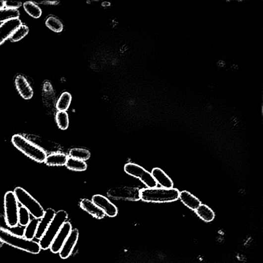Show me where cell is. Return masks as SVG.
Listing matches in <instances>:
<instances>
[{
	"label": "cell",
	"instance_id": "cell-14",
	"mask_svg": "<svg viewBox=\"0 0 263 263\" xmlns=\"http://www.w3.org/2000/svg\"><path fill=\"white\" fill-rule=\"evenodd\" d=\"M55 214H56V212L52 209H48L45 211L43 217L40 219L39 221L35 235V238L36 239L39 240L43 237L45 232L51 223Z\"/></svg>",
	"mask_w": 263,
	"mask_h": 263
},
{
	"label": "cell",
	"instance_id": "cell-18",
	"mask_svg": "<svg viewBox=\"0 0 263 263\" xmlns=\"http://www.w3.org/2000/svg\"><path fill=\"white\" fill-rule=\"evenodd\" d=\"M198 216L207 223L211 222L215 218L214 211L209 206L205 204H201L195 210Z\"/></svg>",
	"mask_w": 263,
	"mask_h": 263
},
{
	"label": "cell",
	"instance_id": "cell-22",
	"mask_svg": "<svg viewBox=\"0 0 263 263\" xmlns=\"http://www.w3.org/2000/svg\"><path fill=\"white\" fill-rule=\"evenodd\" d=\"M39 219L34 218L31 219L30 223L25 228L23 233V236L27 239L34 240L35 238Z\"/></svg>",
	"mask_w": 263,
	"mask_h": 263
},
{
	"label": "cell",
	"instance_id": "cell-24",
	"mask_svg": "<svg viewBox=\"0 0 263 263\" xmlns=\"http://www.w3.org/2000/svg\"><path fill=\"white\" fill-rule=\"evenodd\" d=\"M46 25L50 30L56 33L62 32L64 29L62 21L57 17L53 16H49L47 19Z\"/></svg>",
	"mask_w": 263,
	"mask_h": 263
},
{
	"label": "cell",
	"instance_id": "cell-3",
	"mask_svg": "<svg viewBox=\"0 0 263 263\" xmlns=\"http://www.w3.org/2000/svg\"><path fill=\"white\" fill-rule=\"evenodd\" d=\"M11 141L13 145L27 157L37 162H45L47 155L42 148L19 134L13 135Z\"/></svg>",
	"mask_w": 263,
	"mask_h": 263
},
{
	"label": "cell",
	"instance_id": "cell-11",
	"mask_svg": "<svg viewBox=\"0 0 263 263\" xmlns=\"http://www.w3.org/2000/svg\"><path fill=\"white\" fill-rule=\"evenodd\" d=\"M22 24L19 19H12L0 25V46L3 44Z\"/></svg>",
	"mask_w": 263,
	"mask_h": 263
},
{
	"label": "cell",
	"instance_id": "cell-27",
	"mask_svg": "<svg viewBox=\"0 0 263 263\" xmlns=\"http://www.w3.org/2000/svg\"><path fill=\"white\" fill-rule=\"evenodd\" d=\"M29 32V27L25 24H22L10 38V41L13 43L18 41L24 38Z\"/></svg>",
	"mask_w": 263,
	"mask_h": 263
},
{
	"label": "cell",
	"instance_id": "cell-23",
	"mask_svg": "<svg viewBox=\"0 0 263 263\" xmlns=\"http://www.w3.org/2000/svg\"><path fill=\"white\" fill-rule=\"evenodd\" d=\"M20 16L18 9L7 8L0 9V23H4L12 19H19Z\"/></svg>",
	"mask_w": 263,
	"mask_h": 263
},
{
	"label": "cell",
	"instance_id": "cell-17",
	"mask_svg": "<svg viewBox=\"0 0 263 263\" xmlns=\"http://www.w3.org/2000/svg\"><path fill=\"white\" fill-rule=\"evenodd\" d=\"M179 199L186 206L192 210L195 211L202 204L198 198L186 190L179 193Z\"/></svg>",
	"mask_w": 263,
	"mask_h": 263
},
{
	"label": "cell",
	"instance_id": "cell-2",
	"mask_svg": "<svg viewBox=\"0 0 263 263\" xmlns=\"http://www.w3.org/2000/svg\"><path fill=\"white\" fill-rule=\"evenodd\" d=\"M179 191L176 188H145L141 190V200L148 203H165L176 201L179 199Z\"/></svg>",
	"mask_w": 263,
	"mask_h": 263
},
{
	"label": "cell",
	"instance_id": "cell-20",
	"mask_svg": "<svg viewBox=\"0 0 263 263\" xmlns=\"http://www.w3.org/2000/svg\"><path fill=\"white\" fill-rule=\"evenodd\" d=\"M65 165L67 168L74 171H84L88 168L87 164L85 161L71 157L68 158Z\"/></svg>",
	"mask_w": 263,
	"mask_h": 263
},
{
	"label": "cell",
	"instance_id": "cell-19",
	"mask_svg": "<svg viewBox=\"0 0 263 263\" xmlns=\"http://www.w3.org/2000/svg\"><path fill=\"white\" fill-rule=\"evenodd\" d=\"M67 156L62 153H54L47 156L45 163L49 166H63L68 159Z\"/></svg>",
	"mask_w": 263,
	"mask_h": 263
},
{
	"label": "cell",
	"instance_id": "cell-1",
	"mask_svg": "<svg viewBox=\"0 0 263 263\" xmlns=\"http://www.w3.org/2000/svg\"><path fill=\"white\" fill-rule=\"evenodd\" d=\"M0 242L34 255L39 254L41 251L39 242L27 239L2 228H0Z\"/></svg>",
	"mask_w": 263,
	"mask_h": 263
},
{
	"label": "cell",
	"instance_id": "cell-16",
	"mask_svg": "<svg viewBox=\"0 0 263 263\" xmlns=\"http://www.w3.org/2000/svg\"><path fill=\"white\" fill-rule=\"evenodd\" d=\"M151 174L157 183L160 185L162 188L165 189L173 188L174 184L172 179L160 168H154L152 170Z\"/></svg>",
	"mask_w": 263,
	"mask_h": 263
},
{
	"label": "cell",
	"instance_id": "cell-10",
	"mask_svg": "<svg viewBox=\"0 0 263 263\" xmlns=\"http://www.w3.org/2000/svg\"><path fill=\"white\" fill-rule=\"evenodd\" d=\"M92 202L103 211L105 215L114 217L117 215V207L106 197L96 195L92 197Z\"/></svg>",
	"mask_w": 263,
	"mask_h": 263
},
{
	"label": "cell",
	"instance_id": "cell-29",
	"mask_svg": "<svg viewBox=\"0 0 263 263\" xmlns=\"http://www.w3.org/2000/svg\"><path fill=\"white\" fill-rule=\"evenodd\" d=\"M31 214L23 206L19 207V225L21 227H25L31 221Z\"/></svg>",
	"mask_w": 263,
	"mask_h": 263
},
{
	"label": "cell",
	"instance_id": "cell-21",
	"mask_svg": "<svg viewBox=\"0 0 263 263\" xmlns=\"http://www.w3.org/2000/svg\"><path fill=\"white\" fill-rule=\"evenodd\" d=\"M72 101V95L67 92L62 93L59 98L56 108L58 111H65L70 107Z\"/></svg>",
	"mask_w": 263,
	"mask_h": 263
},
{
	"label": "cell",
	"instance_id": "cell-4",
	"mask_svg": "<svg viewBox=\"0 0 263 263\" xmlns=\"http://www.w3.org/2000/svg\"><path fill=\"white\" fill-rule=\"evenodd\" d=\"M68 214L64 210H59L55 214L51 223L42 238L39 240L41 249L47 250L50 247L60 229L66 222Z\"/></svg>",
	"mask_w": 263,
	"mask_h": 263
},
{
	"label": "cell",
	"instance_id": "cell-15",
	"mask_svg": "<svg viewBox=\"0 0 263 263\" xmlns=\"http://www.w3.org/2000/svg\"><path fill=\"white\" fill-rule=\"evenodd\" d=\"M80 206L83 210L97 219H101L105 216L103 211L98 206L96 205L92 201L87 199H83L80 202Z\"/></svg>",
	"mask_w": 263,
	"mask_h": 263
},
{
	"label": "cell",
	"instance_id": "cell-7",
	"mask_svg": "<svg viewBox=\"0 0 263 263\" xmlns=\"http://www.w3.org/2000/svg\"><path fill=\"white\" fill-rule=\"evenodd\" d=\"M141 190L139 188L135 187H116L110 189L107 195L108 198L115 200L136 202L141 200Z\"/></svg>",
	"mask_w": 263,
	"mask_h": 263
},
{
	"label": "cell",
	"instance_id": "cell-28",
	"mask_svg": "<svg viewBox=\"0 0 263 263\" xmlns=\"http://www.w3.org/2000/svg\"><path fill=\"white\" fill-rule=\"evenodd\" d=\"M56 120L59 129L66 130L69 126V118L65 111H58L56 115Z\"/></svg>",
	"mask_w": 263,
	"mask_h": 263
},
{
	"label": "cell",
	"instance_id": "cell-31",
	"mask_svg": "<svg viewBox=\"0 0 263 263\" xmlns=\"http://www.w3.org/2000/svg\"><path fill=\"white\" fill-rule=\"evenodd\" d=\"M5 6V1H0V9L4 8Z\"/></svg>",
	"mask_w": 263,
	"mask_h": 263
},
{
	"label": "cell",
	"instance_id": "cell-25",
	"mask_svg": "<svg viewBox=\"0 0 263 263\" xmlns=\"http://www.w3.org/2000/svg\"><path fill=\"white\" fill-rule=\"evenodd\" d=\"M25 11L34 18H39L43 14L42 9L36 3L27 1L23 4Z\"/></svg>",
	"mask_w": 263,
	"mask_h": 263
},
{
	"label": "cell",
	"instance_id": "cell-13",
	"mask_svg": "<svg viewBox=\"0 0 263 263\" xmlns=\"http://www.w3.org/2000/svg\"><path fill=\"white\" fill-rule=\"evenodd\" d=\"M16 88L22 98L25 100H31L34 95L33 90L30 83L22 75H18L15 78Z\"/></svg>",
	"mask_w": 263,
	"mask_h": 263
},
{
	"label": "cell",
	"instance_id": "cell-8",
	"mask_svg": "<svg viewBox=\"0 0 263 263\" xmlns=\"http://www.w3.org/2000/svg\"><path fill=\"white\" fill-rule=\"evenodd\" d=\"M124 170L128 174L139 179L148 188H156L158 186V184L151 173L140 165L134 163H128L124 165Z\"/></svg>",
	"mask_w": 263,
	"mask_h": 263
},
{
	"label": "cell",
	"instance_id": "cell-12",
	"mask_svg": "<svg viewBox=\"0 0 263 263\" xmlns=\"http://www.w3.org/2000/svg\"><path fill=\"white\" fill-rule=\"evenodd\" d=\"M78 238V230L76 229H73L59 253L61 259H66L71 255L77 244Z\"/></svg>",
	"mask_w": 263,
	"mask_h": 263
},
{
	"label": "cell",
	"instance_id": "cell-9",
	"mask_svg": "<svg viewBox=\"0 0 263 263\" xmlns=\"http://www.w3.org/2000/svg\"><path fill=\"white\" fill-rule=\"evenodd\" d=\"M72 230V226L69 221H66L60 231L54 238L50 250L53 254L59 253L64 243Z\"/></svg>",
	"mask_w": 263,
	"mask_h": 263
},
{
	"label": "cell",
	"instance_id": "cell-30",
	"mask_svg": "<svg viewBox=\"0 0 263 263\" xmlns=\"http://www.w3.org/2000/svg\"><path fill=\"white\" fill-rule=\"evenodd\" d=\"M22 5V2L16 1H5V6L6 8L13 9H18Z\"/></svg>",
	"mask_w": 263,
	"mask_h": 263
},
{
	"label": "cell",
	"instance_id": "cell-5",
	"mask_svg": "<svg viewBox=\"0 0 263 263\" xmlns=\"http://www.w3.org/2000/svg\"><path fill=\"white\" fill-rule=\"evenodd\" d=\"M13 192L19 204L25 208L34 218L40 219L43 217L45 212L44 208L30 193L19 187L15 188Z\"/></svg>",
	"mask_w": 263,
	"mask_h": 263
},
{
	"label": "cell",
	"instance_id": "cell-6",
	"mask_svg": "<svg viewBox=\"0 0 263 263\" xmlns=\"http://www.w3.org/2000/svg\"><path fill=\"white\" fill-rule=\"evenodd\" d=\"M19 210V203L14 192H7L4 197V217L9 228H15L18 227Z\"/></svg>",
	"mask_w": 263,
	"mask_h": 263
},
{
	"label": "cell",
	"instance_id": "cell-26",
	"mask_svg": "<svg viewBox=\"0 0 263 263\" xmlns=\"http://www.w3.org/2000/svg\"><path fill=\"white\" fill-rule=\"evenodd\" d=\"M69 155L71 158L85 161L88 160L91 157L90 152L83 148H73L70 150Z\"/></svg>",
	"mask_w": 263,
	"mask_h": 263
}]
</instances>
